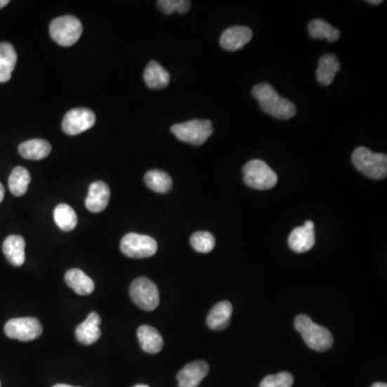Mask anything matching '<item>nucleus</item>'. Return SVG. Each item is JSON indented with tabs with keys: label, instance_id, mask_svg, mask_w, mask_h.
Wrapping results in <instances>:
<instances>
[{
	"label": "nucleus",
	"instance_id": "nucleus-1",
	"mask_svg": "<svg viewBox=\"0 0 387 387\" xmlns=\"http://www.w3.org/2000/svg\"><path fill=\"white\" fill-rule=\"evenodd\" d=\"M252 95L258 101L261 110L279 119H289L295 117V105L283 98L268 83H259L253 87Z\"/></svg>",
	"mask_w": 387,
	"mask_h": 387
},
{
	"label": "nucleus",
	"instance_id": "nucleus-2",
	"mask_svg": "<svg viewBox=\"0 0 387 387\" xmlns=\"http://www.w3.org/2000/svg\"><path fill=\"white\" fill-rule=\"evenodd\" d=\"M295 328L305 340L306 344L316 352H325L334 344L332 332L327 328L314 323L305 314H301L296 317Z\"/></svg>",
	"mask_w": 387,
	"mask_h": 387
},
{
	"label": "nucleus",
	"instance_id": "nucleus-3",
	"mask_svg": "<svg viewBox=\"0 0 387 387\" xmlns=\"http://www.w3.org/2000/svg\"><path fill=\"white\" fill-rule=\"evenodd\" d=\"M352 162L358 171L366 177L374 180L386 178L387 156L382 153H374L367 147H360L354 150Z\"/></svg>",
	"mask_w": 387,
	"mask_h": 387
},
{
	"label": "nucleus",
	"instance_id": "nucleus-4",
	"mask_svg": "<svg viewBox=\"0 0 387 387\" xmlns=\"http://www.w3.org/2000/svg\"><path fill=\"white\" fill-rule=\"evenodd\" d=\"M243 181L249 188L266 190L273 188L277 182L275 172L265 162L253 159L245 164L242 169Z\"/></svg>",
	"mask_w": 387,
	"mask_h": 387
},
{
	"label": "nucleus",
	"instance_id": "nucleus-5",
	"mask_svg": "<svg viewBox=\"0 0 387 387\" xmlns=\"http://www.w3.org/2000/svg\"><path fill=\"white\" fill-rule=\"evenodd\" d=\"M82 32V23L74 15L60 16L50 24L51 37L62 46H74L80 39Z\"/></svg>",
	"mask_w": 387,
	"mask_h": 387
},
{
	"label": "nucleus",
	"instance_id": "nucleus-6",
	"mask_svg": "<svg viewBox=\"0 0 387 387\" xmlns=\"http://www.w3.org/2000/svg\"><path fill=\"white\" fill-rule=\"evenodd\" d=\"M171 133L183 143L202 145L214 133L212 122L209 119H192L171 127Z\"/></svg>",
	"mask_w": 387,
	"mask_h": 387
},
{
	"label": "nucleus",
	"instance_id": "nucleus-7",
	"mask_svg": "<svg viewBox=\"0 0 387 387\" xmlns=\"http://www.w3.org/2000/svg\"><path fill=\"white\" fill-rule=\"evenodd\" d=\"M133 303L145 311H153L159 305V291L155 283L147 277H138L129 289Z\"/></svg>",
	"mask_w": 387,
	"mask_h": 387
},
{
	"label": "nucleus",
	"instance_id": "nucleus-8",
	"mask_svg": "<svg viewBox=\"0 0 387 387\" xmlns=\"http://www.w3.org/2000/svg\"><path fill=\"white\" fill-rule=\"evenodd\" d=\"M158 245L155 239L145 235H125L121 240V251L131 258H147L157 252Z\"/></svg>",
	"mask_w": 387,
	"mask_h": 387
},
{
	"label": "nucleus",
	"instance_id": "nucleus-9",
	"mask_svg": "<svg viewBox=\"0 0 387 387\" xmlns=\"http://www.w3.org/2000/svg\"><path fill=\"white\" fill-rule=\"evenodd\" d=\"M44 328L39 320L34 317H16L6 323L5 334L10 339L32 341L42 335Z\"/></svg>",
	"mask_w": 387,
	"mask_h": 387
},
{
	"label": "nucleus",
	"instance_id": "nucleus-10",
	"mask_svg": "<svg viewBox=\"0 0 387 387\" xmlns=\"http://www.w3.org/2000/svg\"><path fill=\"white\" fill-rule=\"evenodd\" d=\"M95 122H96V117L90 109H72L65 115L62 129L67 135L77 136L92 129Z\"/></svg>",
	"mask_w": 387,
	"mask_h": 387
},
{
	"label": "nucleus",
	"instance_id": "nucleus-11",
	"mask_svg": "<svg viewBox=\"0 0 387 387\" xmlns=\"http://www.w3.org/2000/svg\"><path fill=\"white\" fill-rule=\"evenodd\" d=\"M315 244L314 223L306 221L303 226L296 227L289 237V248L296 253H306L311 250Z\"/></svg>",
	"mask_w": 387,
	"mask_h": 387
},
{
	"label": "nucleus",
	"instance_id": "nucleus-12",
	"mask_svg": "<svg viewBox=\"0 0 387 387\" xmlns=\"http://www.w3.org/2000/svg\"><path fill=\"white\" fill-rule=\"evenodd\" d=\"M208 374L209 365L204 360L190 362L178 374L179 387H198Z\"/></svg>",
	"mask_w": 387,
	"mask_h": 387
},
{
	"label": "nucleus",
	"instance_id": "nucleus-13",
	"mask_svg": "<svg viewBox=\"0 0 387 387\" xmlns=\"http://www.w3.org/2000/svg\"><path fill=\"white\" fill-rule=\"evenodd\" d=\"M252 30L245 26L228 28L221 36L220 44L224 50L238 51L252 39Z\"/></svg>",
	"mask_w": 387,
	"mask_h": 387
},
{
	"label": "nucleus",
	"instance_id": "nucleus-14",
	"mask_svg": "<svg viewBox=\"0 0 387 387\" xmlns=\"http://www.w3.org/2000/svg\"><path fill=\"white\" fill-rule=\"evenodd\" d=\"M110 188L105 182L96 181L91 184L85 206L93 214H99L108 206L110 202Z\"/></svg>",
	"mask_w": 387,
	"mask_h": 387
},
{
	"label": "nucleus",
	"instance_id": "nucleus-15",
	"mask_svg": "<svg viewBox=\"0 0 387 387\" xmlns=\"http://www.w3.org/2000/svg\"><path fill=\"white\" fill-rule=\"evenodd\" d=\"M100 323V316L97 312L88 314L86 320L76 328L77 340L84 346L94 344L101 336V330L99 328Z\"/></svg>",
	"mask_w": 387,
	"mask_h": 387
},
{
	"label": "nucleus",
	"instance_id": "nucleus-16",
	"mask_svg": "<svg viewBox=\"0 0 387 387\" xmlns=\"http://www.w3.org/2000/svg\"><path fill=\"white\" fill-rule=\"evenodd\" d=\"M25 247L26 243L23 237L12 235V236L7 237L4 242V254L13 266H23L26 258Z\"/></svg>",
	"mask_w": 387,
	"mask_h": 387
},
{
	"label": "nucleus",
	"instance_id": "nucleus-17",
	"mask_svg": "<svg viewBox=\"0 0 387 387\" xmlns=\"http://www.w3.org/2000/svg\"><path fill=\"white\" fill-rule=\"evenodd\" d=\"M140 346L149 354H156L161 352L164 346L163 337L161 334L149 325L140 326L137 332Z\"/></svg>",
	"mask_w": 387,
	"mask_h": 387
},
{
	"label": "nucleus",
	"instance_id": "nucleus-18",
	"mask_svg": "<svg viewBox=\"0 0 387 387\" xmlns=\"http://www.w3.org/2000/svg\"><path fill=\"white\" fill-rule=\"evenodd\" d=\"M339 60L334 54H326L320 58L319 67L316 69V79L320 84L328 86L335 80L336 74L339 72Z\"/></svg>",
	"mask_w": 387,
	"mask_h": 387
},
{
	"label": "nucleus",
	"instance_id": "nucleus-19",
	"mask_svg": "<svg viewBox=\"0 0 387 387\" xmlns=\"http://www.w3.org/2000/svg\"><path fill=\"white\" fill-rule=\"evenodd\" d=\"M65 281L67 285L74 289L78 295H90L95 289L94 281L80 269H70L67 271L65 275Z\"/></svg>",
	"mask_w": 387,
	"mask_h": 387
},
{
	"label": "nucleus",
	"instance_id": "nucleus-20",
	"mask_svg": "<svg viewBox=\"0 0 387 387\" xmlns=\"http://www.w3.org/2000/svg\"><path fill=\"white\" fill-rule=\"evenodd\" d=\"M232 313V306L230 301H221L216 303L208 317H206V324L209 327L214 330H223L230 325V316Z\"/></svg>",
	"mask_w": 387,
	"mask_h": 387
},
{
	"label": "nucleus",
	"instance_id": "nucleus-21",
	"mask_svg": "<svg viewBox=\"0 0 387 387\" xmlns=\"http://www.w3.org/2000/svg\"><path fill=\"white\" fill-rule=\"evenodd\" d=\"M145 84L153 90H162L169 85L170 74L157 62H150L143 74Z\"/></svg>",
	"mask_w": 387,
	"mask_h": 387
},
{
	"label": "nucleus",
	"instance_id": "nucleus-22",
	"mask_svg": "<svg viewBox=\"0 0 387 387\" xmlns=\"http://www.w3.org/2000/svg\"><path fill=\"white\" fill-rule=\"evenodd\" d=\"M18 54L9 42L0 44V83H6L11 79L15 69Z\"/></svg>",
	"mask_w": 387,
	"mask_h": 387
},
{
	"label": "nucleus",
	"instance_id": "nucleus-23",
	"mask_svg": "<svg viewBox=\"0 0 387 387\" xmlns=\"http://www.w3.org/2000/svg\"><path fill=\"white\" fill-rule=\"evenodd\" d=\"M51 147L50 143L46 140L32 139L21 143L19 147V152L26 159H32V161H41L44 158L48 157L50 155Z\"/></svg>",
	"mask_w": 387,
	"mask_h": 387
},
{
	"label": "nucleus",
	"instance_id": "nucleus-24",
	"mask_svg": "<svg viewBox=\"0 0 387 387\" xmlns=\"http://www.w3.org/2000/svg\"><path fill=\"white\" fill-rule=\"evenodd\" d=\"M54 221L60 230L72 232L78 224V216L72 206L66 204H60L54 210Z\"/></svg>",
	"mask_w": 387,
	"mask_h": 387
},
{
	"label": "nucleus",
	"instance_id": "nucleus-25",
	"mask_svg": "<svg viewBox=\"0 0 387 387\" xmlns=\"http://www.w3.org/2000/svg\"><path fill=\"white\" fill-rule=\"evenodd\" d=\"M9 190L16 197L25 195L30 183V173L26 168L18 166L9 177Z\"/></svg>",
	"mask_w": 387,
	"mask_h": 387
},
{
	"label": "nucleus",
	"instance_id": "nucleus-26",
	"mask_svg": "<svg viewBox=\"0 0 387 387\" xmlns=\"http://www.w3.org/2000/svg\"><path fill=\"white\" fill-rule=\"evenodd\" d=\"M145 185L158 194H166L172 188V180L169 174L162 170H150L145 176Z\"/></svg>",
	"mask_w": 387,
	"mask_h": 387
},
{
	"label": "nucleus",
	"instance_id": "nucleus-27",
	"mask_svg": "<svg viewBox=\"0 0 387 387\" xmlns=\"http://www.w3.org/2000/svg\"><path fill=\"white\" fill-rule=\"evenodd\" d=\"M309 34L313 39H326L328 42L337 41L340 32L323 20H313L309 24Z\"/></svg>",
	"mask_w": 387,
	"mask_h": 387
},
{
	"label": "nucleus",
	"instance_id": "nucleus-28",
	"mask_svg": "<svg viewBox=\"0 0 387 387\" xmlns=\"http://www.w3.org/2000/svg\"><path fill=\"white\" fill-rule=\"evenodd\" d=\"M190 244L198 253H210L216 247V238L208 232H197L190 237Z\"/></svg>",
	"mask_w": 387,
	"mask_h": 387
},
{
	"label": "nucleus",
	"instance_id": "nucleus-29",
	"mask_svg": "<svg viewBox=\"0 0 387 387\" xmlns=\"http://www.w3.org/2000/svg\"><path fill=\"white\" fill-rule=\"evenodd\" d=\"M190 1L188 0H159L157 1V6L165 14L173 13L178 11L179 13L184 14L190 10Z\"/></svg>",
	"mask_w": 387,
	"mask_h": 387
},
{
	"label": "nucleus",
	"instance_id": "nucleus-30",
	"mask_svg": "<svg viewBox=\"0 0 387 387\" xmlns=\"http://www.w3.org/2000/svg\"><path fill=\"white\" fill-rule=\"evenodd\" d=\"M294 378L289 372H280L273 376H267L261 381L259 387H291Z\"/></svg>",
	"mask_w": 387,
	"mask_h": 387
},
{
	"label": "nucleus",
	"instance_id": "nucleus-31",
	"mask_svg": "<svg viewBox=\"0 0 387 387\" xmlns=\"http://www.w3.org/2000/svg\"><path fill=\"white\" fill-rule=\"evenodd\" d=\"M4 198H5V188L0 183V204L3 202Z\"/></svg>",
	"mask_w": 387,
	"mask_h": 387
},
{
	"label": "nucleus",
	"instance_id": "nucleus-32",
	"mask_svg": "<svg viewBox=\"0 0 387 387\" xmlns=\"http://www.w3.org/2000/svg\"><path fill=\"white\" fill-rule=\"evenodd\" d=\"M367 4H369V5L378 6L382 4V0H368V1H367Z\"/></svg>",
	"mask_w": 387,
	"mask_h": 387
},
{
	"label": "nucleus",
	"instance_id": "nucleus-33",
	"mask_svg": "<svg viewBox=\"0 0 387 387\" xmlns=\"http://www.w3.org/2000/svg\"><path fill=\"white\" fill-rule=\"evenodd\" d=\"M8 4H9V1H8V0H0V9H1V8L6 7Z\"/></svg>",
	"mask_w": 387,
	"mask_h": 387
},
{
	"label": "nucleus",
	"instance_id": "nucleus-34",
	"mask_svg": "<svg viewBox=\"0 0 387 387\" xmlns=\"http://www.w3.org/2000/svg\"><path fill=\"white\" fill-rule=\"evenodd\" d=\"M372 387H387V385L385 383H374Z\"/></svg>",
	"mask_w": 387,
	"mask_h": 387
},
{
	"label": "nucleus",
	"instance_id": "nucleus-35",
	"mask_svg": "<svg viewBox=\"0 0 387 387\" xmlns=\"http://www.w3.org/2000/svg\"><path fill=\"white\" fill-rule=\"evenodd\" d=\"M53 387H76V386H72V385H67V384H56L54 385Z\"/></svg>",
	"mask_w": 387,
	"mask_h": 387
},
{
	"label": "nucleus",
	"instance_id": "nucleus-36",
	"mask_svg": "<svg viewBox=\"0 0 387 387\" xmlns=\"http://www.w3.org/2000/svg\"><path fill=\"white\" fill-rule=\"evenodd\" d=\"M135 387H149V385H145V384H138V385H136Z\"/></svg>",
	"mask_w": 387,
	"mask_h": 387
},
{
	"label": "nucleus",
	"instance_id": "nucleus-37",
	"mask_svg": "<svg viewBox=\"0 0 387 387\" xmlns=\"http://www.w3.org/2000/svg\"><path fill=\"white\" fill-rule=\"evenodd\" d=\"M0 387H1V383H0Z\"/></svg>",
	"mask_w": 387,
	"mask_h": 387
}]
</instances>
